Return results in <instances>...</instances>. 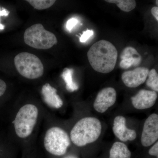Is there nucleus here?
Masks as SVG:
<instances>
[{
  "label": "nucleus",
  "instance_id": "1",
  "mask_svg": "<svg viewBox=\"0 0 158 158\" xmlns=\"http://www.w3.org/2000/svg\"><path fill=\"white\" fill-rule=\"evenodd\" d=\"M43 113L42 108L33 103H27L14 109L11 122L14 141L29 142L36 133Z\"/></svg>",
  "mask_w": 158,
  "mask_h": 158
},
{
  "label": "nucleus",
  "instance_id": "2",
  "mask_svg": "<svg viewBox=\"0 0 158 158\" xmlns=\"http://www.w3.org/2000/svg\"><path fill=\"white\" fill-rule=\"evenodd\" d=\"M87 56L89 63L94 70L101 73H108L115 68L118 52L113 44L102 40L92 45Z\"/></svg>",
  "mask_w": 158,
  "mask_h": 158
},
{
  "label": "nucleus",
  "instance_id": "3",
  "mask_svg": "<svg viewBox=\"0 0 158 158\" xmlns=\"http://www.w3.org/2000/svg\"><path fill=\"white\" fill-rule=\"evenodd\" d=\"M102 130L101 123L97 118L84 117L77 122L71 130V141L77 147H84L96 141L100 136Z\"/></svg>",
  "mask_w": 158,
  "mask_h": 158
},
{
  "label": "nucleus",
  "instance_id": "4",
  "mask_svg": "<svg viewBox=\"0 0 158 158\" xmlns=\"http://www.w3.org/2000/svg\"><path fill=\"white\" fill-rule=\"evenodd\" d=\"M71 143L69 135L58 126H49L43 138V144L45 150L57 156L64 155Z\"/></svg>",
  "mask_w": 158,
  "mask_h": 158
},
{
  "label": "nucleus",
  "instance_id": "5",
  "mask_svg": "<svg viewBox=\"0 0 158 158\" xmlns=\"http://www.w3.org/2000/svg\"><path fill=\"white\" fill-rule=\"evenodd\" d=\"M24 40L27 45L38 49H48L56 45V35L44 29L41 24H35L26 30Z\"/></svg>",
  "mask_w": 158,
  "mask_h": 158
},
{
  "label": "nucleus",
  "instance_id": "6",
  "mask_svg": "<svg viewBox=\"0 0 158 158\" xmlns=\"http://www.w3.org/2000/svg\"><path fill=\"white\" fill-rule=\"evenodd\" d=\"M14 63L19 73L26 78L34 80L43 75V64L34 54L26 52L18 54L15 57Z\"/></svg>",
  "mask_w": 158,
  "mask_h": 158
},
{
  "label": "nucleus",
  "instance_id": "7",
  "mask_svg": "<svg viewBox=\"0 0 158 158\" xmlns=\"http://www.w3.org/2000/svg\"><path fill=\"white\" fill-rule=\"evenodd\" d=\"M158 139V115L153 113L145 120L141 136V144L149 147Z\"/></svg>",
  "mask_w": 158,
  "mask_h": 158
},
{
  "label": "nucleus",
  "instance_id": "8",
  "mask_svg": "<svg viewBox=\"0 0 158 158\" xmlns=\"http://www.w3.org/2000/svg\"><path fill=\"white\" fill-rule=\"evenodd\" d=\"M117 93L112 87H108L98 92L94 103V108L99 113H104L116 102Z\"/></svg>",
  "mask_w": 158,
  "mask_h": 158
},
{
  "label": "nucleus",
  "instance_id": "9",
  "mask_svg": "<svg viewBox=\"0 0 158 158\" xmlns=\"http://www.w3.org/2000/svg\"><path fill=\"white\" fill-rule=\"evenodd\" d=\"M149 71L146 67H138L133 70L124 72L122 75V80L127 87L137 88L146 81Z\"/></svg>",
  "mask_w": 158,
  "mask_h": 158
},
{
  "label": "nucleus",
  "instance_id": "10",
  "mask_svg": "<svg viewBox=\"0 0 158 158\" xmlns=\"http://www.w3.org/2000/svg\"><path fill=\"white\" fill-rule=\"evenodd\" d=\"M157 94L155 91L142 89L132 97V103L137 110H144L152 107L156 103Z\"/></svg>",
  "mask_w": 158,
  "mask_h": 158
},
{
  "label": "nucleus",
  "instance_id": "11",
  "mask_svg": "<svg viewBox=\"0 0 158 158\" xmlns=\"http://www.w3.org/2000/svg\"><path fill=\"white\" fill-rule=\"evenodd\" d=\"M126 122V118L123 116H116L113 122V133L115 135L123 142L134 141L137 137L136 131L135 130L128 128Z\"/></svg>",
  "mask_w": 158,
  "mask_h": 158
},
{
  "label": "nucleus",
  "instance_id": "12",
  "mask_svg": "<svg viewBox=\"0 0 158 158\" xmlns=\"http://www.w3.org/2000/svg\"><path fill=\"white\" fill-rule=\"evenodd\" d=\"M41 94L43 101L49 107L58 110L63 106V101L57 94V89L49 83L42 86Z\"/></svg>",
  "mask_w": 158,
  "mask_h": 158
},
{
  "label": "nucleus",
  "instance_id": "13",
  "mask_svg": "<svg viewBox=\"0 0 158 158\" xmlns=\"http://www.w3.org/2000/svg\"><path fill=\"white\" fill-rule=\"evenodd\" d=\"M131 153L123 142H115L110 149V158H131Z\"/></svg>",
  "mask_w": 158,
  "mask_h": 158
},
{
  "label": "nucleus",
  "instance_id": "14",
  "mask_svg": "<svg viewBox=\"0 0 158 158\" xmlns=\"http://www.w3.org/2000/svg\"><path fill=\"white\" fill-rule=\"evenodd\" d=\"M73 69H64L62 74V79L65 83V88L70 92L78 90L79 85L73 80Z\"/></svg>",
  "mask_w": 158,
  "mask_h": 158
},
{
  "label": "nucleus",
  "instance_id": "15",
  "mask_svg": "<svg viewBox=\"0 0 158 158\" xmlns=\"http://www.w3.org/2000/svg\"><path fill=\"white\" fill-rule=\"evenodd\" d=\"M106 2L116 4L122 11L125 12L131 11L136 6V1L134 0H106Z\"/></svg>",
  "mask_w": 158,
  "mask_h": 158
},
{
  "label": "nucleus",
  "instance_id": "16",
  "mask_svg": "<svg viewBox=\"0 0 158 158\" xmlns=\"http://www.w3.org/2000/svg\"><path fill=\"white\" fill-rule=\"evenodd\" d=\"M28 2L37 10H44L48 9L55 4L54 0H27Z\"/></svg>",
  "mask_w": 158,
  "mask_h": 158
},
{
  "label": "nucleus",
  "instance_id": "17",
  "mask_svg": "<svg viewBox=\"0 0 158 158\" xmlns=\"http://www.w3.org/2000/svg\"><path fill=\"white\" fill-rule=\"evenodd\" d=\"M148 78L146 81V85L148 87L151 88L153 91H158V74L156 71L152 69L149 71L148 75Z\"/></svg>",
  "mask_w": 158,
  "mask_h": 158
},
{
  "label": "nucleus",
  "instance_id": "18",
  "mask_svg": "<svg viewBox=\"0 0 158 158\" xmlns=\"http://www.w3.org/2000/svg\"><path fill=\"white\" fill-rule=\"evenodd\" d=\"M121 60L126 59L133 58L142 61V57L137 50L132 47H127L123 50L120 54Z\"/></svg>",
  "mask_w": 158,
  "mask_h": 158
},
{
  "label": "nucleus",
  "instance_id": "19",
  "mask_svg": "<svg viewBox=\"0 0 158 158\" xmlns=\"http://www.w3.org/2000/svg\"><path fill=\"white\" fill-rule=\"evenodd\" d=\"M141 62V61L133 58L122 59L119 63V66L123 69H127L132 66H138Z\"/></svg>",
  "mask_w": 158,
  "mask_h": 158
},
{
  "label": "nucleus",
  "instance_id": "20",
  "mask_svg": "<svg viewBox=\"0 0 158 158\" xmlns=\"http://www.w3.org/2000/svg\"><path fill=\"white\" fill-rule=\"evenodd\" d=\"M93 30H88L87 31H84L81 36L80 37V42L81 43L86 42L91 36H93Z\"/></svg>",
  "mask_w": 158,
  "mask_h": 158
},
{
  "label": "nucleus",
  "instance_id": "21",
  "mask_svg": "<svg viewBox=\"0 0 158 158\" xmlns=\"http://www.w3.org/2000/svg\"><path fill=\"white\" fill-rule=\"evenodd\" d=\"M79 21L76 18H72L67 21L66 24V28L68 31L71 32L72 30L78 23Z\"/></svg>",
  "mask_w": 158,
  "mask_h": 158
},
{
  "label": "nucleus",
  "instance_id": "22",
  "mask_svg": "<svg viewBox=\"0 0 158 158\" xmlns=\"http://www.w3.org/2000/svg\"><path fill=\"white\" fill-rule=\"evenodd\" d=\"M150 155L155 156L158 158V142L157 141L155 144L148 151Z\"/></svg>",
  "mask_w": 158,
  "mask_h": 158
},
{
  "label": "nucleus",
  "instance_id": "23",
  "mask_svg": "<svg viewBox=\"0 0 158 158\" xmlns=\"http://www.w3.org/2000/svg\"><path fill=\"white\" fill-rule=\"evenodd\" d=\"M10 12L7 9H5V8H2V9H1L0 7V18L1 16H7L9 15ZM5 27L4 25L2 24L0 22V31H2V30L5 29Z\"/></svg>",
  "mask_w": 158,
  "mask_h": 158
},
{
  "label": "nucleus",
  "instance_id": "24",
  "mask_svg": "<svg viewBox=\"0 0 158 158\" xmlns=\"http://www.w3.org/2000/svg\"><path fill=\"white\" fill-rule=\"evenodd\" d=\"M7 86L6 82L0 79V97L3 96L6 92Z\"/></svg>",
  "mask_w": 158,
  "mask_h": 158
},
{
  "label": "nucleus",
  "instance_id": "25",
  "mask_svg": "<svg viewBox=\"0 0 158 158\" xmlns=\"http://www.w3.org/2000/svg\"><path fill=\"white\" fill-rule=\"evenodd\" d=\"M151 13L153 16L155 18L156 20L158 21V8L157 7H153L151 9Z\"/></svg>",
  "mask_w": 158,
  "mask_h": 158
},
{
  "label": "nucleus",
  "instance_id": "26",
  "mask_svg": "<svg viewBox=\"0 0 158 158\" xmlns=\"http://www.w3.org/2000/svg\"><path fill=\"white\" fill-rule=\"evenodd\" d=\"M63 158H78L76 156L74 155H68L66 156L65 157Z\"/></svg>",
  "mask_w": 158,
  "mask_h": 158
},
{
  "label": "nucleus",
  "instance_id": "27",
  "mask_svg": "<svg viewBox=\"0 0 158 158\" xmlns=\"http://www.w3.org/2000/svg\"><path fill=\"white\" fill-rule=\"evenodd\" d=\"M156 3L157 4V6H158V1H156Z\"/></svg>",
  "mask_w": 158,
  "mask_h": 158
}]
</instances>
